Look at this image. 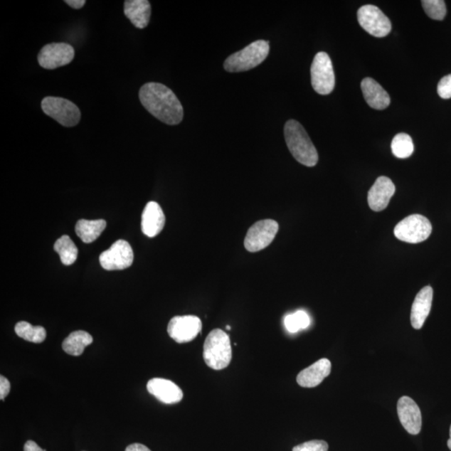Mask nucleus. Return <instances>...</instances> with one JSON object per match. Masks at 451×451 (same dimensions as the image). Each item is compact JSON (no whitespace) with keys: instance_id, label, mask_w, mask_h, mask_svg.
Returning <instances> with one entry per match:
<instances>
[{"instance_id":"1","label":"nucleus","mask_w":451,"mask_h":451,"mask_svg":"<svg viewBox=\"0 0 451 451\" xmlns=\"http://www.w3.org/2000/svg\"><path fill=\"white\" fill-rule=\"evenodd\" d=\"M139 97L143 107L163 123L176 126L184 119L180 100L174 91L163 84L150 83L142 85Z\"/></svg>"},{"instance_id":"2","label":"nucleus","mask_w":451,"mask_h":451,"mask_svg":"<svg viewBox=\"0 0 451 451\" xmlns=\"http://www.w3.org/2000/svg\"><path fill=\"white\" fill-rule=\"evenodd\" d=\"M285 137L292 156L302 165L312 167L319 161V154L308 133L299 122L290 120L285 127Z\"/></svg>"},{"instance_id":"3","label":"nucleus","mask_w":451,"mask_h":451,"mask_svg":"<svg viewBox=\"0 0 451 451\" xmlns=\"http://www.w3.org/2000/svg\"><path fill=\"white\" fill-rule=\"evenodd\" d=\"M233 349L228 334L216 329L206 337L203 347L205 363L215 371L227 368L231 363Z\"/></svg>"},{"instance_id":"4","label":"nucleus","mask_w":451,"mask_h":451,"mask_svg":"<svg viewBox=\"0 0 451 451\" xmlns=\"http://www.w3.org/2000/svg\"><path fill=\"white\" fill-rule=\"evenodd\" d=\"M270 54V43L265 41H257L234 53L224 62V69L231 73L248 71L255 68L265 61Z\"/></svg>"},{"instance_id":"5","label":"nucleus","mask_w":451,"mask_h":451,"mask_svg":"<svg viewBox=\"0 0 451 451\" xmlns=\"http://www.w3.org/2000/svg\"><path fill=\"white\" fill-rule=\"evenodd\" d=\"M41 108L47 116L65 127L78 126L81 114L78 105L70 100L55 97H47L42 100Z\"/></svg>"},{"instance_id":"6","label":"nucleus","mask_w":451,"mask_h":451,"mask_svg":"<svg viewBox=\"0 0 451 451\" xmlns=\"http://www.w3.org/2000/svg\"><path fill=\"white\" fill-rule=\"evenodd\" d=\"M432 225L424 216L415 214L403 219L395 228L396 237L408 243H420L430 236Z\"/></svg>"},{"instance_id":"7","label":"nucleus","mask_w":451,"mask_h":451,"mask_svg":"<svg viewBox=\"0 0 451 451\" xmlns=\"http://www.w3.org/2000/svg\"><path fill=\"white\" fill-rule=\"evenodd\" d=\"M311 83L316 92L320 95H329L334 90V72L327 53L319 52L315 55L311 66Z\"/></svg>"},{"instance_id":"8","label":"nucleus","mask_w":451,"mask_h":451,"mask_svg":"<svg viewBox=\"0 0 451 451\" xmlns=\"http://www.w3.org/2000/svg\"><path fill=\"white\" fill-rule=\"evenodd\" d=\"M280 229V226L275 220L266 219L259 221L248 229L244 247L248 252L257 253L270 245Z\"/></svg>"},{"instance_id":"9","label":"nucleus","mask_w":451,"mask_h":451,"mask_svg":"<svg viewBox=\"0 0 451 451\" xmlns=\"http://www.w3.org/2000/svg\"><path fill=\"white\" fill-rule=\"evenodd\" d=\"M358 21L364 30L373 37H386L391 31L390 18L381 11V9L372 4H367L359 9Z\"/></svg>"},{"instance_id":"10","label":"nucleus","mask_w":451,"mask_h":451,"mask_svg":"<svg viewBox=\"0 0 451 451\" xmlns=\"http://www.w3.org/2000/svg\"><path fill=\"white\" fill-rule=\"evenodd\" d=\"M134 253L131 245L124 240H118L108 250L100 255V263L107 271L123 270L132 265Z\"/></svg>"},{"instance_id":"11","label":"nucleus","mask_w":451,"mask_h":451,"mask_svg":"<svg viewBox=\"0 0 451 451\" xmlns=\"http://www.w3.org/2000/svg\"><path fill=\"white\" fill-rule=\"evenodd\" d=\"M75 57V50L66 43H51L42 48L38 61L42 68L55 70L70 64Z\"/></svg>"},{"instance_id":"12","label":"nucleus","mask_w":451,"mask_h":451,"mask_svg":"<svg viewBox=\"0 0 451 451\" xmlns=\"http://www.w3.org/2000/svg\"><path fill=\"white\" fill-rule=\"evenodd\" d=\"M203 324L198 317L194 315L176 316L170 320L167 332L176 343L193 341L201 333Z\"/></svg>"},{"instance_id":"13","label":"nucleus","mask_w":451,"mask_h":451,"mask_svg":"<svg viewBox=\"0 0 451 451\" xmlns=\"http://www.w3.org/2000/svg\"><path fill=\"white\" fill-rule=\"evenodd\" d=\"M398 415L403 427L410 435H418L421 430L422 416L420 407L408 396H403L398 401Z\"/></svg>"},{"instance_id":"14","label":"nucleus","mask_w":451,"mask_h":451,"mask_svg":"<svg viewBox=\"0 0 451 451\" xmlns=\"http://www.w3.org/2000/svg\"><path fill=\"white\" fill-rule=\"evenodd\" d=\"M396 193V186L386 176L378 177L368 194L369 208L374 212H381L385 210L392 196Z\"/></svg>"},{"instance_id":"15","label":"nucleus","mask_w":451,"mask_h":451,"mask_svg":"<svg viewBox=\"0 0 451 451\" xmlns=\"http://www.w3.org/2000/svg\"><path fill=\"white\" fill-rule=\"evenodd\" d=\"M147 388L151 395L164 404H176L184 398V392L181 388L175 383L165 378H152L148 381Z\"/></svg>"},{"instance_id":"16","label":"nucleus","mask_w":451,"mask_h":451,"mask_svg":"<svg viewBox=\"0 0 451 451\" xmlns=\"http://www.w3.org/2000/svg\"><path fill=\"white\" fill-rule=\"evenodd\" d=\"M165 214L156 201H150L143 211L142 217V233L149 238H154L164 228Z\"/></svg>"},{"instance_id":"17","label":"nucleus","mask_w":451,"mask_h":451,"mask_svg":"<svg viewBox=\"0 0 451 451\" xmlns=\"http://www.w3.org/2000/svg\"><path fill=\"white\" fill-rule=\"evenodd\" d=\"M432 301H433V290L430 286L423 287L416 295L410 314L413 328L420 329L423 327L430 314Z\"/></svg>"},{"instance_id":"18","label":"nucleus","mask_w":451,"mask_h":451,"mask_svg":"<svg viewBox=\"0 0 451 451\" xmlns=\"http://www.w3.org/2000/svg\"><path fill=\"white\" fill-rule=\"evenodd\" d=\"M331 363L328 359H321L309 367L302 371L297 377L301 387L314 388L320 385L331 372Z\"/></svg>"},{"instance_id":"19","label":"nucleus","mask_w":451,"mask_h":451,"mask_svg":"<svg viewBox=\"0 0 451 451\" xmlns=\"http://www.w3.org/2000/svg\"><path fill=\"white\" fill-rule=\"evenodd\" d=\"M361 89L364 100L373 109L382 110L390 105V95L376 80L369 78L364 79L361 83Z\"/></svg>"},{"instance_id":"20","label":"nucleus","mask_w":451,"mask_h":451,"mask_svg":"<svg viewBox=\"0 0 451 451\" xmlns=\"http://www.w3.org/2000/svg\"><path fill=\"white\" fill-rule=\"evenodd\" d=\"M124 16L137 28H145L150 22L152 6L147 0H126L124 3Z\"/></svg>"},{"instance_id":"21","label":"nucleus","mask_w":451,"mask_h":451,"mask_svg":"<svg viewBox=\"0 0 451 451\" xmlns=\"http://www.w3.org/2000/svg\"><path fill=\"white\" fill-rule=\"evenodd\" d=\"M105 228H107V222L103 219L93 221L81 219L75 225V233L81 241L90 243L100 236Z\"/></svg>"},{"instance_id":"22","label":"nucleus","mask_w":451,"mask_h":451,"mask_svg":"<svg viewBox=\"0 0 451 451\" xmlns=\"http://www.w3.org/2000/svg\"><path fill=\"white\" fill-rule=\"evenodd\" d=\"M92 342V336L90 334L83 330L75 331L64 340L62 349L66 354L73 355V356H80L83 354L85 347H87Z\"/></svg>"},{"instance_id":"23","label":"nucleus","mask_w":451,"mask_h":451,"mask_svg":"<svg viewBox=\"0 0 451 451\" xmlns=\"http://www.w3.org/2000/svg\"><path fill=\"white\" fill-rule=\"evenodd\" d=\"M55 251L59 254L61 262L65 266L73 265L78 257V248L67 235L57 240L54 245Z\"/></svg>"},{"instance_id":"24","label":"nucleus","mask_w":451,"mask_h":451,"mask_svg":"<svg viewBox=\"0 0 451 451\" xmlns=\"http://www.w3.org/2000/svg\"><path fill=\"white\" fill-rule=\"evenodd\" d=\"M16 333L26 341L41 344L46 339V330L42 326H33L26 321H21L16 325Z\"/></svg>"},{"instance_id":"25","label":"nucleus","mask_w":451,"mask_h":451,"mask_svg":"<svg viewBox=\"0 0 451 451\" xmlns=\"http://www.w3.org/2000/svg\"><path fill=\"white\" fill-rule=\"evenodd\" d=\"M393 154L400 159L410 157L414 152V143L412 138L406 133L398 134L393 137L391 143Z\"/></svg>"},{"instance_id":"26","label":"nucleus","mask_w":451,"mask_h":451,"mask_svg":"<svg viewBox=\"0 0 451 451\" xmlns=\"http://www.w3.org/2000/svg\"><path fill=\"white\" fill-rule=\"evenodd\" d=\"M286 329L291 334L305 329L310 325V318L304 311H297L295 314L287 315L285 319Z\"/></svg>"},{"instance_id":"27","label":"nucleus","mask_w":451,"mask_h":451,"mask_svg":"<svg viewBox=\"0 0 451 451\" xmlns=\"http://www.w3.org/2000/svg\"><path fill=\"white\" fill-rule=\"evenodd\" d=\"M421 4L427 16L432 20L443 21L447 14L444 0H423Z\"/></svg>"},{"instance_id":"28","label":"nucleus","mask_w":451,"mask_h":451,"mask_svg":"<svg viewBox=\"0 0 451 451\" xmlns=\"http://www.w3.org/2000/svg\"><path fill=\"white\" fill-rule=\"evenodd\" d=\"M329 445L324 440H310L295 446L292 451H328Z\"/></svg>"},{"instance_id":"29","label":"nucleus","mask_w":451,"mask_h":451,"mask_svg":"<svg viewBox=\"0 0 451 451\" xmlns=\"http://www.w3.org/2000/svg\"><path fill=\"white\" fill-rule=\"evenodd\" d=\"M437 92L442 99L451 98V74L444 76L440 80L437 86Z\"/></svg>"},{"instance_id":"30","label":"nucleus","mask_w":451,"mask_h":451,"mask_svg":"<svg viewBox=\"0 0 451 451\" xmlns=\"http://www.w3.org/2000/svg\"><path fill=\"white\" fill-rule=\"evenodd\" d=\"M11 391V383L3 376H0V400H4Z\"/></svg>"},{"instance_id":"31","label":"nucleus","mask_w":451,"mask_h":451,"mask_svg":"<svg viewBox=\"0 0 451 451\" xmlns=\"http://www.w3.org/2000/svg\"><path fill=\"white\" fill-rule=\"evenodd\" d=\"M23 450L25 451H46V450H43L38 445L35 441L28 440L26 443L25 446H23Z\"/></svg>"},{"instance_id":"32","label":"nucleus","mask_w":451,"mask_h":451,"mask_svg":"<svg viewBox=\"0 0 451 451\" xmlns=\"http://www.w3.org/2000/svg\"><path fill=\"white\" fill-rule=\"evenodd\" d=\"M65 4L75 9H80L85 6V0H65Z\"/></svg>"},{"instance_id":"33","label":"nucleus","mask_w":451,"mask_h":451,"mask_svg":"<svg viewBox=\"0 0 451 451\" xmlns=\"http://www.w3.org/2000/svg\"><path fill=\"white\" fill-rule=\"evenodd\" d=\"M126 451H151L146 445L142 444H132L127 446Z\"/></svg>"},{"instance_id":"34","label":"nucleus","mask_w":451,"mask_h":451,"mask_svg":"<svg viewBox=\"0 0 451 451\" xmlns=\"http://www.w3.org/2000/svg\"><path fill=\"white\" fill-rule=\"evenodd\" d=\"M447 445H448L449 449L451 450V426L450 429V439L448 440Z\"/></svg>"},{"instance_id":"35","label":"nucleus","mask_w":451,"mask_h":451,"mask_svg":"<svg viewBox=\"0 0 451 451\" xmlns=\"http://www.w3.org/2000/svg\"><path fill=\"white\" fill-rule=\"evenodd\" d=\"M226 329H227L228 330H231V327H230V326H228V325L227 326V328H226Z\"/></svg>"}]
</instances>
